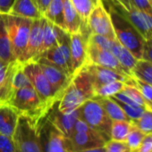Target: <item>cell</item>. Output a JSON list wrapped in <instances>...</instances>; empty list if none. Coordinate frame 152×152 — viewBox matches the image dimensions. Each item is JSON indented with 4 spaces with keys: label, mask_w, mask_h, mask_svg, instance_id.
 Here are the masks:
<instances>
[{
    "label": "cell",
    "mask_w": 152,
    "mask_h": 152,
    "mask_svg": "<svg viewBox=\"0 0 152 152\" xmlns=\"http://www.w3.org/2000/svg\"><path fill=\"white\" fill-rule=\"evenodd\" d=\"M94 97L95 93L91 76L83 67L72 76L62 98L57 102V107L62 112H72L78 109L85 101Z\"/></svg>",
    "instance_id": "obj_1"
},
{
    "label": "cell",
    "mask_w": 152,
    "mask_h": 152,
    "mask_svg": "<svg viewBox=\"0 0 152 152\" xmlns=\"http://www.w3.org/2000/svg\"><path fill=\"white\" fill-rule=\"evenodd\" d=\"M107 1V0H106ZM107 12L110 15L115 39L125 47L138 60L142 59L146 39L139 31L123 15H121L107 1Z\"/></svg>",
    "instance_id": "obj_2"
},
{
    "label": "cell",
    "mask_w": 152,
    "mask_h": 152,
    "mask_svg": "<svg viewBox=\"0 0 152 152\" xmlns=\"http://www.w3.org/2000/svg\"><path fill=\"white\" fill-rule=\"evenodd\" d=\"M40 119L19 115L12 136L17 152H43L39 138Z\"/></svg>",
    "instance_id": "obj_3"
},
{
    "label": "cell",
    "mask_w": 152,
    "mask_h": 152,
    "mask_svg": "<svg viewBox=\"0 0 152 152\" xmlns=\"http://www.w3.org/2000/svg\"><path fill=\"white\" fill-rule=\"evenodd\" d=\"M7 104L15 108L19 115L35 119L44 117L48 112V109L31 85L14 91Z\"/></svg>",
    "instance_id": "obj_4"
},
{
    "label": "cell",
    "mask_w": 152,
    "mask_h": 152,
    "mask_svg": "<svg viewBox=\"0 0 152 152\" xmlns=\"http://www.w3.org/2000/svg\"><path fill=\"white\" fill-rule=\"evenodd\" d=\"M3 15L5 18L6 28L10 39L14 58L21 63L27 47L33 19L10 15Z\"/></svg>",
    "instance_id": "obj_5"
},
{
    "label": "cell",
    "mask_w": 152,
    "mask_h": 152,
    "mask_svg": "<svg viewBox=\"0 0 152 152\" xmlns=\"http://www.w3.org/2000/svg\"><path fill=\"white\" fill-rule=\"evenodd\" d=\"M79 118L99 132L107 141L110 140L112 120L102 106L94 99L85 101L79 108Z\"/></svg>",
    "instance_id": "obj_6"
},
{
    "label": "cell",
    "mask_w": 152,
    "mask_h": 152,
    "mask_svg": "<svg viewBox=\"0 0 152 152\" xmlns=\"http://www.w3.org/2000/svg\"><path fill=\"white\" fill-rule=\"evenodd\" d=\"M23 70L28 77L31 86L49 110L51 107L60 99L46 78L39 64L37 62L24 63L23 64Z\"/></svg>",
    "instance_id": "obj_7"
},
{
    "label": "cell",
    "mask_w": 152,
    "mask_h": 152,
    "mask_svg": "<svg viewBox=\"0 0 152 152\" xmlns=\"http://www.w3.org/2000/svg\"><path fill=\"white\" fill-rule=\"evenodd\" d=\"M39 138L43 152H70L67 138L46 115L39 120Z\"/></svg>",
    "instance_id": "obj_8"
},
{
    "label": "cell",
    "mask_w": 152,
    "mask_h": 152,
    "mask_svg": "<svg viewBox=\"0 0 152 152\" xmlns=\"http://www.w3.org/2000/svg\"><path fill=\"white\" fill-rule=\"evenodd\" d=\"M107 1L115 11L126 18L139 31L146 40L152 39V15L144 13L136 7H133L131 10H126L124 7L113 0H107Z\"/></svg>",
    "instance_id": "obj_9"
},
{
    "label": "cell",
    "mask_w": 152,
    "mask_h": 152,
    "mask_svg": "<svg viewBox=\"0 0 152 152\" xmlns=\"http://www.w3.org/2000/svg\"><path fill=\"white\" fill-rule=\"evenodd\" d=\"M87 24L91 33L101 35L111 39H115L110 15L105 8L103 2L97 6L91 13Z\"/></svg>",
    "instance_id": "obj_10"
},
{
    "label": "cell",
    "mask_w": 152,
    "mask_h": 152,
    "mask_svg": "<svg viewBox=\"0 0 152 152\" xmlns=\"http://www.w3.org/2000/svg\"><path fill=\"white\" fill-rule=\"evenodd\" d=\"M107 140L99 132L91 129L88 132H72L67 138V145L70 152H79L90 148L104 147Z\"/></svg>",
    "instance_id": "obj_11"
},
{
    "label": "cell",
    "mask_w": 152,
    "mask_h": 152,
    "mask_svg": "<svg viewBox=\"0 0 152 152\" xmlns=\"http://www.w3.org/2000/svg\"><path fill=\"white\" fill-rule=\"evenodd\" d=\"M44 25H45L44 16L39 19H33L27 47L21 62L22 64L27 62H37V60L39 59L41 43H42Z\"/></svg>",
    "instance_id": "obj_12"
},
{
    "label": "cell",
    "mask_w": 152,
    "mask_h": 152,
    "mask_svg": "<svg viewBox=\"0 0 152 152\" xmlns=\"http://www.w3.org/2000/svg\"><path fill=\"white\" fill-rule=\"evenodd\" d=\"M94 64L99 66L112 69L119 73L129 75L128 72L123 68L118 60L109 50L99 48L92 44L88 43L87 47V63ZM131 76V75H129Z\"/></svg>",
    "instance_id": "obj_13"
},
{
    "label": "cell",
    "mask_w": 152,
    "mask_h": 152,
    "mask_svg": "<svg viewBox=\"0 0 152 152\" xmlns=\"http://www.w3.org/2000/svg\"><path fill=\"white\" fill-rule=\"evenodd\" d=\"M57 102H56L51 107V108L47 113L46 117L66 138H69L73 132V126L76 120L79 118L78 109L72 112H62L58 109Z\"/></svg>",
    "instance_id": "obj_14"
},
{
    "label": "cell",
    "mask_w": 152,
    "mask_h": 152,
    "mask_svg": "<svg viewBox=\"0 0 152 152\" xmlns=\"http://www.w3.org/2000/svg\"><path fill=\"white\" fill-rule=\"evenodd\" d=\"M71 41V60L73 75L79 72L87 63L88 36L82 32L70 34Z\"/></svg>",
    "instance_id": "obj_15"
},
{
    "label": "cell",
    "mask_w": 152,
    "mask_h": 152,
    "mask_svg": "<svg viewBox=\"0 0 152 152\" xmlns=\"http://www.w3.org/2000/svg\"><path fill=\"white\" fill-rule=\"evenodd\" d=\"M22 63L14 61L7 63L0 58V104H7L13 91V77Z\"/></svg>",
    "instance_id": "obj_16"
},
{
    "label": "cell",
    "mask_w": 152,
    "mask_h": 152,
    "mask_svg": "<svg viewBox=\"0 0 152 152\" xmlns=\"http://www.w3.org/2000/svg\"><path fill=\"white\" fill-rule=\"evenodd\" d=\"M38 64L41 68L43 73L45 74L48 83L54 89L56 94L60 99L66 87L69 85L70 82L72 81V76L69 75L64 71L55 65L46 63H38Z\"/></svg>",
    "instance_id": "obj_17"
},
{
    "label": "cell",
    "mask_w": 152,
    "mask_h": 152,
    "mask_svg": "<svg viewBox=\"0 0 152 152\" xmlns=\"http://www.w3.org/2000/svg\"><path fill=\"white\" fill-rule=\"evenodd\" d=\"M83 67L89 72V73L91 76L94 89L99 86H101V85H104L112 82H115V81H120V82H124L126 83L128 80L132 77V76L124 75L112 69L99 66L94 64L88 63Z\"/></svg>",
    "instance_id": "obj_18"
},
{
    "label": "cell",
    "mask_w": 152,
    "mask_h": 152,
    "mask_svg": "<svg viewBox=\"0 0 152 152\" xmlns=\"http://www.w3.org/2000/svg\"><path fill=\"white\" fill-rule=\"evenodd\" d=\"M19 114L8 104H0V133L12 137L15 130Z\"/></svg>",
    "instance_id": "obj_19"
},
{
    "label": "cell",
    "mask_w": 152,
    "mask_h": 152,
    "mask_svg": "<svg viewBox=\"0 0 152 152\" xmlns=\"http://www.w3.org/2000/svg\"><path fill=\"white\" fill-rule=\"evenodd\" d=\"M7 15L30 19H39L42 17L34 0H15Z\"/></svg>",
    "instance_id": "obj_20"
},
{
    "label": "cell",
    "mask_w": 152,
    "mask_h": 152,
    "mask_svg": "<svg viewBox=\"0 0 152 152\" xmlns=\"http://www.w3.org/2000/svg\"><path fill=\"white\" fill-rule=\"evenodd\" d=\"M64 31L69 34L80 32L83 23L80 15L74 8L71 0H64Z\"/></svg>",
    "instance_id": "obj_21"
},
{
    "label": "cell",
    "mask_w": 152,
    "mask_h": 152,
    "mask_svg": "<svg viewBox=\"0 0 152 152\" xmlns=\"http://www.w3.org/2000/svg\"><path fill=\"white\" fill-rule=\"evenodd\" d=\"M110 51L118 60V62L123 66V68L128 72V74L132 76V72L135 67L138 59L125 47H124L116 39L113 40Z\"/></svg>",
    "instance_id": "obj_22"
},
{
    "label": "cell",
    "mask_w": 152,
    "mask_h": 152,
    "mask_svg": "<svg viewBox=\"0 0 152 152\" xmlns=\"http://www.w3.org/2000/svg\"><path fill=\"white\" fill-rule=\"evenodd\" d=\"M96 99L107 112L108 116L111 118L112 121H128L131 120L128 118L126 114L124 112L122 107L115 101L112 98H100V97H94Z\"/></svg>",
    "instance_id": "obj_23"
},
{
    "label": "cell",
    "mask_w": 152,
    "mask_h": 152,
    "mask_svg": "<svg viewBox=\"0 0 152 152\" xmlns=\"http://www.w3.org/2000/svg\"><path fill=\"white\" fill-rule=\"evenodd\" d=\"M43 16L56 26L64 30V0H51V2L43 14Z\"/></svg>",
    "instance_id": "obj_24"
},
{
    "label": "cell",
    "mask_w": 152,
    "mask_h": 152,
    "mask_svg": "<svg viewBox=\"0 0 152 152\" xmlns=\"http://www.w3.org/2000/svg\"><path fill=\"white\" fill-rule=\"evenodd\" d=\"M0 58L7 63L16 61L12 53L11 43L6 28V23L3 15H0Z\"/></svg>",
    "instance_id": "obj_25"
},
{
    "label": "cell",
    "mask_w": 152,
    "mask_h": 152,
    "mask_svg": "<svg viewBox=\"0 0 152 152\" xmlns=\"http://www.w3.org/2000/svg\"><path fill=\"white\" fill-rule=\"evenodd\" d=\"M56 44H57V26L45 18V25L43 29L42 43H41L39 56L47 50L56 46Z\"/></svg>",
    "instance_id": "obj_26"
},
{
    "label": "cell",
    "mask_w": 152,
    "mask_h": 152,
    "mask_svg": "<svg viewBox=\"0 0 152 152\" xmlns=\"http://www.w3.org/2000/svg\"><path fill=\"white\" fill-rule=\"evenodd\" d=\"M71 2L80 15L83 23L87 24L91 13L102 2V0H71Z\"/></svg>",
    "instance_id": "obj_27"
},
{
    "label": "cell",
    "mask_w": 152,
    "mask_h": 152,
    "mask_svg": "<svg viewBox=\"0 0 152 152\" xmlns=\"http://www.w3.org/2000/svg\"><path fill=\"white\" fill-rule=\"evenodd\" d=\"M132 75L150 85H152V64L145 59L138 60Z\"/></svg>",
    "instance_id": "obj_28"
},
{
    "label": "cell",
    "mask_w": 152,
    "mask_h": 152,
    "mask_svg": "<svg viewBox=\"0 0 152 152\" xmlns=\"http://www.w3.org/2000/svg\"><path fill=\"white\" fill-rule=\"evenodd\" d=\"M131 127H132V122L113 121L111 126L110 140L125 141Z\"/></svg>",
    "instance_id": "obj_29"
},
{
    "label": "cell",
    "mask_w": 152,
    "mask_h": 152,
    "mask_svg": "<svg viewBox=\"0 0 152 152\" xmlns=\"http://www.w3.org/2000/svg\"><path fill=\"white\" fill-rule=\"evenodd\" d=\"M125 83L115 81L112 82L101 86H99L94 89L95 97H100V98H109L114 96L115 94L120 92L123 91V89L125 86Z\"/></svg>",
    "instance_id": "obj_30"
},
{
    "label": "cell",
    "mask_w": 152,
    "mask_h": 152,
    "mask_svg": "<svg viewBox=\"0 0 152 152\" xmlns=\"http://www.w3.org/2000/svg\"><path fill=\"white\" fill-rule=\"evenodd\" d=\"M145 135L146 134L144 132H142L139 128H137L132 123V127H131L130 132L125 140V142L127 143V145L130 148L132 152H136V150L139 148L140 143L142 142Z\"/></svg>",
    "instance_id": "obj_31"
},
{
    "label": "cell",
    "mask_w": 152,
    "mask_h": 152,
    "mask_svg": "<svg viewBox=\"0 0 152 152\" xmlns=\"http://www.w3.org/2000/svg\"><path fill=\"white\" fill-rule=\"evenodd\" d=\"M132 123L145 134H152V111L145 110L138 120Z\"/></svg>",
    "instance_id": "obj_32"
},
{
    "label": "cell",
    "mask_w": 152,
    "mask_h": 152,
    "mask_svg": "<svg viewBox=\"0 0 152 152\" xmlns=\"http://www.w3.org/2000/svg\"><path fill=\"white\" fill-rule=\"evenodd\" d=\"M126 84L128 85H132L134 86L135 88H137L140 93L148 100L152 103V85L136 78V77H132L128 80V82L126 83Z\"/></svg>",
    "instance_id": "obj_33"
},
{
    "label": "cell",
    "mask_w": 152,
    "mask_h": 152,
    "mask_svg": "<svg viewBox=\"0 0 152 152\" xmlns=\"http://www.w3.org/2000/svg\"><path fill=\"white\" fill-rule=\"evenodd\" d=\"M110 98V97H109ZM115 101L117 102V104L122 107V109L124 110V112L126 114V115L128 116V118L131 120V122H134L136 120H138L144 113V111L146 110L144 107H132L130 105H127L125 103H123L119 100H116L115 99H113Z\"/></svg>",
    "instance_id": "obj_34"
},
{
    "label": "cell",
    "mask_w": 152,
    "mask_h": 152,
    "mask_svg": "<svg viewBox=\"0 0 152 152\" xmlns=\"http://www.w3.org/2000/svg\"><path fill=\"white\" fill-rule=\"evenodd\" d=\"M29 85H31V84L23 70V64H21L19 67L16 69L14 74V77H13V91H15L21 88H23Z\"/></svg>",
    "instance_id": "obj_35"
},
{
    "label": "cell",
    "mask_w": 152,
    "mask_h": 152,
    "mask_svg": "<svg viewBox=\"0 0 152 152\" xmlns=\"http://www.w3.org/2000/svg\"><path fill=\"white\" fill-rule=\"evenodd\" d=\"M113 40L114 39H108V38L101 36V35L94 34V33H91L88 38L89 44H92L94 46H97L99 48H104V49H107L109 51H110Z\"/></svg>",
    "instance_id": "obj_36"
},
{
    "label": "cell",
    "mask_w": 152,
    "mask_h": 152,
    "mask_svg": "<svg viewBox=\"0 0 152 152\" xmlns=\"http://www.w3.org/2000/svg\"><path fill=\"white\" fill-rule=\"evenodd\" d=\"M104 148L106 152H132L125 141L115 140H107Z\"/></svg>",
    "instance_id": "obj_37"
},
{
    "label": "cell",
    "mask_w": 152,
    "mask_h": 152,
    "mask_svg": "<svg viewBox=\"0 0 152 152\" xmlns=\"http://www.w3.org/2000/svg\"><path fill=\"white\" fill-rule=\"evenodd\" d=\"M0 152H17L12 137L0 133Z\"/></svg>",
    "instance_id": "obj_38"
},
{
    "label": "cell",
    "mask_w": 152,
    "mask_h": 152,
    "mask_svg": "<svg viewBox=\"0 0 152 152\" xmlns=\"http://www.w3.org/2000/svg\"><path fill=\"white\" fill-rule=\"evenodd\" d=\"M132 4L137 9L152 15V5L148 0H132Z\"/></svg>",
    "instance_id": "obj_39"
},
{
    "label": "cell",
    "mask_w": 152,
    "mask_h": 152,
    "mask_svg": "<svg viewBox=\"0 0 152 152\" xmlns=\"http://www.w3.org/2000/svg\"><path fill=\"white\" fill-rule=\"evenodd\" d=\"M136 152H152V134H146Z\"/></svg>",
    "instance_id": "obj_40"
},
{
    "label": "cell",
    "mask_w": 152,
    "mask_h": 152,
    "mask_svg": "<svg viewBox=\"0 0 152 152\" xmlns=\"http://www.w3.org/2000/svg\"><path fill=\"white\" fill-rule=\"evenodd\" d=\"M142 59H145L152 64V39H147L145 41Z\"/></svg>",
    "instance_id": "obj_41"
},
{
    "label": "cell",
    "mask_w": 152,
    "mask_h": 152,
    "mask_svg": "<svg viewBox=\"0 0 152 152\" xmlns=\"http://www.w3.org/2000/svg\"><path fill=\"white\" fill-rule=\"evenodd\" d=\"M14 2L15 0H0V14L7 15Z\"/></svg>",
    "instance_id": "obj_42"
},
{
    "label": "cell",
    "mask_w": 152,
    "mask_h": 152,
    "mask_svg": "<svg viewBox=\"0 0 152 152\" xmlns=\"http://www.w3.org/2000/svg\"><path fill=\"white\" fill-rule=\"evenodd\" d=\"M50 2H51V0H37V5H38L39 10L40 11L42 16Z\"/></svg>",
    "instance_id": "obj_43"
},
{
    "label": "cell",
    "mask_w": 152,
    "mask_h": 152,
    "mask_svg": "<svg viewBox=\"0 0 152 152\" xmlns=\"http://www.w3.org/2000/svg\"><path fill=\"white\" fill-rule=\"evenodd\" d=\"M79 152H106V151H105L104 147H99V148H90V149H86V150H83V151H79Z\"/></svg>",
    "instance_id": "obj_44"
},
{
    "label": "cell",
    "mask_w": 152,
    "mask_h": 152,
    "mask_svg": "<svg viewBox=\"0 0 152 152\" xmlns=\"http://www.w3.org/2000/svg\"><path fill=\"white\" fill-rule=\"evenodd\" d=\"M148 1H149V2H150V4L152 5V0H148Z\"/></svg>",
    "instance_id": "obj_45"
},
{
    "label": "cell",
    "mask_w": 152,
    "mask_h": 152,
    "mask_svg": "<svg viewBox=\"0 0 152 152\" xmlns=\"http://www.w3.org/2000/svg\"><path fill=\"white\" fill-rule=\"evenodd\" d=\"M34 1H35V3L37 4V0H34ZM37 6H38V5H37Z\"/></svg>",
    "instance_id": "obj_46"
},
{
    "label": "cell",
    "mask_w": 152,
    "mask_h": 152,
    "mask_svg": "<svg viewBox=\"0 0 152 152\" xmlns=\"http://www.w3.org/2000/svg\"><path fill=\"white\" fill-rule=\"evenodd\" d=\"M0 15H1V14H0Z\"/></svg>",
    "instance_id": "obj_47"
}]
</instances>
